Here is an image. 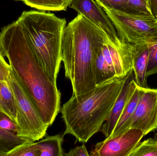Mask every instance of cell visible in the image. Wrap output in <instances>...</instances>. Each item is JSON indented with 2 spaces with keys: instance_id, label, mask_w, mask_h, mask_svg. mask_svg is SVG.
<instances>
[{
  "instance_id": "6da1fadb",
  "label": "cell",
  "mask_w": 157,
  "mask_h": 156,
  "mask_svg": "<svg viewBox=\"0 0 157 156\" xmlns=\"http://www.w3.org/2000/svg\"><path fill=\"white\" fill-rule=\"evenodd\" d=\"M0 51L45 124L49 127L61 109V93L40 65L19 22L0 32Z\"/></svg>"
},
{
  "instance_id": "7a4b0ae2",
  "label": "cell",
  "mask_w": 157,
  "mask_h": 156,
  "mask_svg": "<svg viewBox=\"0 0 157 156\" xmlns=\"http://www.w3.org/2000/svg\"><path fill=\"white\" fill-rule=\"evenodd\" d=\"M110 42L104 32L78 14L65 27L62 43V61L73 95L78 97L96 87L94 58L104 44Z\"/></svg>"
},
{
  "instance_id": "3957f363",
  "label": "cell",
  "mask_w": 157,
  "mask_h": 156,
  "mask_svg": "<svg viewBox=\"0 0 157 156\" xmlns=\"http://www.w3.org/2000/svg\"><path fill=\"white\" fill-rule=\"evenodd\" d=\"M130 72L124 78L97 85L81 96H72L60 109L66 127L63 135H71L85 143L100 131Z\"/></svg>"
},
{
  "instance_id": "277c9868",
  "label": "cell",
  "mask_w": 157,
  "mask_h": 156,
  "mask_svg": "<svg viewBox=\"0 0 157 156\" xmlns=\"http://www.w3.org/2000/svg\"><path fill=\"white\" fill-rule=\"evenodd\" d=\"M17 21L40 65L50 79L57 86L66 20L52 13L31 10L23 12Z\"/></svg>"
},
{
  "instance_id": "5b68a950",
  "label": "cell",
  "mask_w": 157,
  "mask_h": 156,
  "mask_svg": "<svg viewBox=\"0 0 157 156\" xmlns=\"http://www.w3.org/2000/svg\"><path fill=\"white\" fill-rule=\"evenodd\" d=\"M6 82L13 93L16 108L17 135L32 142L40 140L45 136L49 126L42 120L12 70Z\"/></svg>"
},
{
  "instance_id": "8992f818",
  "label": "cell",
  "mask_w": 157,
  "mask_h": 156,
  "mask_svg": "<svg viewBox=\"0 0 157 156\" xmlns=\"http://www.w3.org/2000/svg\"><path fill=\"white\" fill-rule=\"evenodd\" d=\"M122 42L120 46L108 42L98 51L93 63L96 85L124 78L132 71L131 44Z\"/></svg>"
},
{
  "instance_id": "52a82bcc",
  "label": "cell",
  "mask_w": 157,
  "mask_h": 156,
  "mask_svg": "<svg viewBox=\"0 0 157 156\" xmlns=\"http://www.w3.org/2000/svg\"><path fill=\"white\" fill-rule=\"evenodd\" d=\"M121 41L130 44L157 42V21L154 16L124 13L103 8Z\"/></svg>"
},
{
  "instance_id": "ba28073f",
  "label": "cell",
  "mask_w": 157,
  "mask_h": 156,
  "mask_svg": "<svg viewBox=\"0 0 157 156\" xmlns=\"http://www.w3.org/2000/svg\"><path fill=\"white\" fill-rule=\"evenodd\" d=\"M139 88L138 103L126 130L138 129L146 136L157 130V89Z\"/></svg>"
},
{
  "instance_id": "9c48e42d",
  "label": "cell",
  "mask_w": 157,
  "mask_h": 156,
  "mask_svg": "<svg viewBox=\"0 0 157 156\" xmlns=\"http://www.w3.org/2000/svg\"><path fill=\"white\" fill-rule=\"evenodd\" d=\"M144 136L141 130L130 128L121 134L97 143L90 155L129 156Z\"/></svg>"
},
{
  "instance_id": "30bf717a",
  "label": "cell",
  "mask_w": 157,
  "mask_h": 156,
  "mask_svg": "<svg viewBox=\"0 0 157 156\" xmlns=\"http://www.w3.org/2000/svg\"><path fill=\"white\" fill-rule=\"evenodd\" d=\"M69 6L102 30L112 44L116 46L121 45L122 42L112 22L97 2L93 0H73Z\"/></svg>"
},
{
  "instance_id": "8fae6325",
  "label": "cell",
  "mask_w": 157,
  "mask_h": 156,
  "mask_svg": "<svg viewBox=\"0 0 157 156\" xmlns=\"http://www.w3.org/2000/svg\"><path fill=\"white\" fill-rule=\"evenodd\" d=\"M137 85L135 81L133 71L130 72L120 94L111 111L109 117L101 126L100 131L105 138L110 136L124 109L125 105L136 89Z\"/></svg>"
},
{
  "instance_id": "7c38bea8",
  "label": "cell",
  "mask_w": 157,
  "mask_h": 156,
  "mask_svg": "<svg viewBox=\"0 0 157 156\" xmlns=\"http://www.w3.org/2000/svg\"><path fill=\"white\" fill-rule=\"evenodd\" d=\"M132 71L136 85L142 88H148L146 71L149 57V45L146 43L131 44Z\"/></svg>"
},
{
  "instance_id": "4fadbf2b",
  "label": "cell",
  "mask_w": 157,
  "mask_h": 156,
  "mask_svg": "<svg viewBox=\"0 0 157 156\" xmlns=\"http://www.w3.org/2000/svg\"><path fill=\"white\" fill-rule=\"evenodd\" d=\"M63 136H48L37 143H34L39 156H62L64 155L62 148Z\"/></svg>"
},
{
  "instance_id": "5bb4252c",
  "label": "cell",
  "mask_w": 157,
  "mask_h": 156,
  "mask_svg": "<svg viewBox=\"0 0 157 156\" xmlns=\"http://www.w3.org/2000/svg\"><path fill=\"white\" fill-rule=\"evenodd\" d=\"M139 97V88L137 85L133 94L123 109V111L114 127L113 132L109 137L116 136L126 131L128 123L136 108Z\"/></svg>"
},
{
  "instance_id": "9a60e30c",
  "label": "cell",
  "mask_w": 157,
  "mask_h": 156,
  "mask_svg": "<svg viewBox=\"0 0 157 156\" xmlns=\"http://www.w3.org/2000/svg\"><path fill=\"white\" fill-rule=\"evenodd\" d=\"M0 112L16 123V108L13 95L6 81L0 80Z\"/></svg>"
},
{
  "instance_id": "2e32d148",
  "label": "cell",
  "mask_w": 157,
  "mask_h": 156,
  "mask_svg": "<svg viewBox=\"0 0 157 156\" xmlns=\"http://www.w3.org/2000/svg\"><path fill=\"white\" fill-rule=\"evenodd\" d=\"M30 142L32 141L0 127V156H8L20 146Z\"/></svg>"
},
{
  "instance_id": "e0dca14e",
  "label": "cell",
  "mask_w": 157,
  "mask_h": 156,
  "mask_svg": "<svg viewBox=\"0 0 157 156\" xmlns=\"http://www.w3.org/2000/svg\"><path fill=\"white\" fill-rule=\"evenodd\" d=\"M129 156H157V133L153 137L140 142Z\"/></svg>"
},
{
  "instance_id": "ac0fdd59",
  "label": "cell",
  "mask_w": 157,
  "mask_h": 156,
  "mask_svg": "<svg viewBox=\"0 0 157 156\" xmlns=\"http://www.w3.org/2000/svg\"><path fill=\"white\" fill-rule=\"evenodd\" d=\"M26 5L40 11H66L61 0H25Z\"/></svg>"
},
{
  "instance_id": "d6986e66",
  "label": "cell",
  "mask_w": 157,
  "mask_h": 156,
  "mask_svg": "<svg viewBox=\"0 0 157 156\" xmlns=\"http://www.w3.org/2000/svg\"><path fill=\"white\" fill-rule=\"evenodd\" d=\"M98 4L105 9L116 10L124 13L136 15L128 5L127 0H95Z\"/></svg>"
},
{
  "instance_id": "ffe728a7",
  "label": "cell",
  "mask_w": 157,
  "mask_h": 156,
  "mask_svg": "<svg viewBox=\"0 0 157 156\" xmlns=\"http://www.w3.org/2000/svg\"><path fill=\"white\" fill-rule=\"evenodd\" d=\"M131 9L136 15L153 16L150 12L147 0H127Z\"/></svg>"
},
{
  "instance_id": "44dd1931",
  "label": "cell",
  "mask_w": 157,
  "mask_h": 156,
  "mask_svg": "<svg viewBox=\"0 0 157 156\" xmlns=\"http://www.w3.org/2000/svg\"><path fill=\"white\" fill-rule=\"evenodd\" d=\"M149 57L146 71V77L157 74V42L149 45Z\"/></svg>"
},
{
  "instance_id": "7402d4cb",
  "label": "cell",
  "mask_w": 157,
  "mask_h": 156,
  "mask_svg": "<svg viewBox=\"0 0 157 156\" xmlns=\"http://www.w3.org/2000/svg\"><path fill=\"white\" fill-rule=\"evenodd\" d=\"M34 142L25 143L17 148L8 156H39L34 146Z\"/></svg>"
},
{
  "instance_id": "603a6c76",
  "label": "cell",
  "mask_w": 157,
  "mask_h": 156,
  "mask_svg": "<svg viewBox=\"0 0 157 156\" xmlns=\"http://www.w3.org/2000/svg\"><path fill=\"white\" fill-rule=\"evenodd\" d=\"M0 127L6 131L17 133V124L12 121L8 116L0 112Z\"/></svg>"
},
{
  "instance_id": "cb8c5ba5",
  "label": "cell",
  "mask_w": 157,
  "mask_h": 156,
  "mask_svg": "<svg viewBox=\"0 0 157 156\" xmlns=\"http://www.w3.org/2000/svg\"><path fill=\"white\" fill-rule=\"evenodd\" d=\"M12 70L10 64L6 62L0 51V80L6 81Z\"/></svg>"
},
{
  "instance_id": "d4e9b609",
  "label": "cell",
  "mask_w": 157,
  "mask_h": 156,
  "mask_svg": "<svg viewBox=\"0 0 157 156\" xmlns=\"http://www.w3.org/2000/svg\"><path fill=\"white\" fill-rule=\"evenodd\" d=\"M66 156H90L86 147L83 144L81 146L77 147L71 149L68 153L64 154Z\"/></svg>"
},
{
  "instance_id": "484cf974",
  "label": "cell",
  "mask_w": 157,
  "mask_h": 156,
  "mask_svg": "<svg viewBox=\"0 0 157 156\" xmlns=\"http://www.w3.org/2000/svg\"><path fill=\"white\" fill-rule=\"evenodd\" d=\"M150 12L156 18L157 16V0H147Z\"/></svg>"
},
{
  "instance_id": "4316f807",
  "label": "cell",
  "mask_w": 157,
  "mask_h": 156,
  "mask_svg": "<svg viewBox=\"0 0 157 156\" xmlns=\"http://www.w3.org/2000/svg\"><path fill=\"white\" fill-rule=\"evenodd\" d=\"M61 1L63 3V5H64L65 9L67 10L68 6H70V5L71 3L72 2L73 0H61Z\"/></svg>"
},
{
  "instance_id": "83f0119b",
  "label": "cell",
  "mask_w": 157,
  "mask_h": 156,
  "mask_svg": "<svg viewBox=\"0 0 157 156\" xmlns=\"http://www.w3.org/2000/svg\"><path fill=\"white\" fill-rule=\"evenodd\" d=\"M17 1H21V2H25V0H17Z\"/></svg>"
},
{
  "instance_id": "f1b7e54d",
  "label": "cell",
  "mask_w": 157,
  "mask_h": 156,
  "mask_svg": "<svg viewBox=\"0 0 157 156\" xmlns=\"http://www.w3.org/2000/svg\"><path fill=\"white\" fill-rule=\"evenodd\" d=\"M156 19L157 21V16L156 17Z\"/></svg>"
}]
</instances>
